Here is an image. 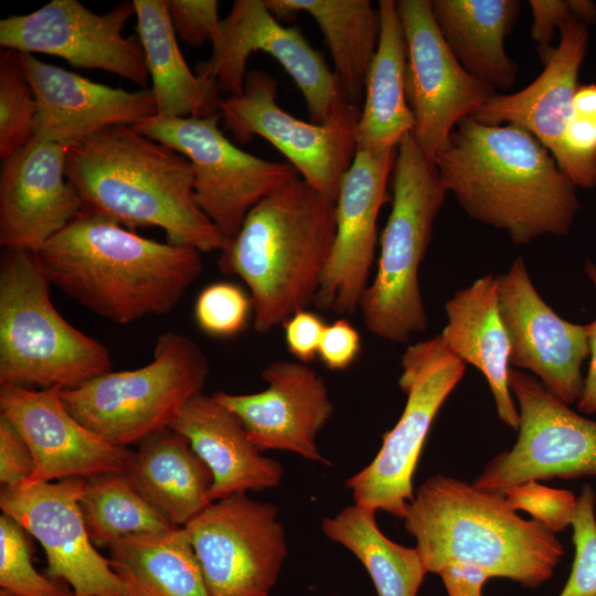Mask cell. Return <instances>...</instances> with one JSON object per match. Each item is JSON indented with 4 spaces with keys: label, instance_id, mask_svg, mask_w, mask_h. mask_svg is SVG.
<instances>
[{
    "label": "cell",
    "instance_id": "37",
    "mask_svg": "<svg viewBox=\"0 0 596 596\" xmlns=\"http://www.w3.org/2000/svg\"><path fill=\"white\" fill-rule=\"evenodd\" d=\"M596 496L585 485L577 497L572 521L575 547L570 577L558 596H596Z\"/></svg>",
    "mask_w": 596,
    "mask_h": 596
},
{
    "label": "cell",
    "instance_id": "34",
    "mask_svg": "<svg viewBox=\"0 0 596 596\" xmlns=\"http://www.w3.org/2000/svg\"><path fill=\"white\" fill-rule=\"evenodd\" d=\"M79 507L96 549H108L113 542L128 535L175 528L132 487L123 472L86 480Z\"/></svg>",
    "mask_w": 596,
    "mask_h": 596
},
{
    "label": "cell",
    "instance_id": "26",
    "mask_svg": "<svg viewBox=\"0 0 596 596\" xmlns=\"http://www.w3.org/2000/svg\"><path fill=\"white\" fill-rule=\"evenodd\" d=\"M445 311L441 338L465 364L483 374L499 418L517 430L519 411L509 387V341L499 313L496 276L486 275L456 291Z\"/></svg>",
    "mask_w": 596,
    "mask_h": 596
},
{
    "label": "cell",
    "instance_id": "38",
    "mask_svg": "<svg viewBox=\"0 0 596 596\" xmlns=\"http://www.w3.org/2000/svg\"><path fill=\"white\" fill-rule=\"evenodd\" d=\"M194 315L204 332L232 337L247 326L253 315L251 297L235 284L214 283L199 294Z\"/></svg>",
    "mask_w": 596,
    "mask_h": 596
},
{
    "label": "cell",
    "instance_id": "6",
    "mask_svg": "<svg viewBox=\"0 0 596 596\" xmlns=\"http://www.w3.org/2000/svg\"><path fill=\"white\" fill-rule=\"evenodd\" d=\"M36 252L0 262V385L74 389L110 371L108 349L55 309Z\"/></svg>",
    "mask_w": 596,
    "mask_h": 596
},
{
    "label": "cell",
    "instance_id": "25",
    "mask_svg": "<svg viewBox=\"0 0 596 596\" xmlns=\"http://www.w3.org/2000/svg\"><path fill=\"white\" fill-rule=\"evenodd\" d=\"M171 428L184 436L213 475L211 500L280 485L284 468L265 457L240 418L212 395L199 393L181 409Z\"/></svg>",
    "mask_w": 596,
    "mask_h": 596
},
{
    "label": "cell",
    "instance_id": "9",
    "mask_svg": "<svg viewBox=\"0 0 596 596\" xmlns=\"http://www.w3.org/2000/svg\"><path fill=\"white\" fill-rule=\"evenodd\" d=\"M404 411L383 435L374 459L347 480L354 504L404 518L414 498L413 476L436 414L461 381L466 364L440 334L411 344L401 360Z\"/></svg>",
    "mask_w": 596,
    "mask_h": 596
},
{
    "label": "cell",
    "instance_id": "22",
    "mask_svg": "<svg viewBox=\"0 0 596 596\" xmlns=\"http://www.w3.org/2000/svg\"><path fill=\"white\" fill-rule=\"evenodd\" d=\"M67 147L32 138L2 160L0 245L38 252L83 211L65 175Z\"/></svg>",
    "mask_w": 596,
    "mask_h": 596
},
{
    "label": "cell",
    "instance_id": "16",
    "mask_svg": "<svg viewBox=\"0 0 596 596\" xmlns=\"http://www.w3.org/2000/svg\"><path fill=\"white\" fill-rule=\"evenodd\" d=\"M407 46L405 92L414 117L412 132L434 160L450 132L496 89L470 76L456 60L435 22L429 0L396 1Z\"/></svg>",
    "mask_w": 596,
    "mask_h": 596
},
{
    "label": "cell",
    "instance_id": "31",
    "mask_svg": "<svg viewBox=\"0 0 596 596\" xmlns=\"http://www.w3.org/2000/svg\"><path fill=\"white\" fill-rule=\"evenodd\" d=\"M108 551L110 567L129 596H209L184 526L128 535Z\"/></svg>",
    "mask_w": 596,
    "mask_h": 596
},
{
    "label": "cell",
    "instance_id": "4",
    "mask_svg": "<svg viewBox=\"0 0 596 596\" xmlns=\"http://www.w3.org/2000/svg\"><path fill=\"white\" fill-rule=\"evenodd\" d=\"M334 235L336 202L299 175L249 211L217 264L248 288L258 333L315 304Z\"/></svg>",
    "mask_w": 596,
    "mask_h": 596
},
{
    "label": "cell",
    "instance_id": "30",
    "mask_svg": "<svg viewBox=\"0 0 596 596\" xmlns=\"http://www.w3.org/2000/svg\"><path fill=\"white\" fill-rule=\"evenodd\" d=\"M132 2L157 115L203 118L219 114L221 92L213 81L190 71L169 18L168 0Z\"/></svg>",
    "mask_w": 596,
    "mask_h": 596
},
{
    "label": "cell",
    "instance_id": "33",
    "mask_svg": "<svg viewBox=\"0 0 596 596\" xmlns=\"http://www.w3.org/2000/svg\"><path fill=\"white\" fill-rule=\"evenodd\" d=\"M375 512L353 503L324 518L321 530L362 563L377 596H417L427 574L419 553L386 538L376 524Z\"/></svg>",
    "mask_w": 596,
    "mask_h": 596
},
{
    "label": "cell",
    "instance_id": "15",
    "mask_svg": "<svg viewBox=\"0 0 596 596\" xmlns=\"http://www.w3.org/2000/svg\"><path fill=\"white\" fill-rule=\"evenodd\" d=\"M132 1L97 14L77 0H52L28 14L0 21V45L24 54L43 53L79 68L103 70L148 88L149 73L139 41L123 30Z\"/></svg>",
    "mask_w": 596,
    "mask_h": 596
},
{
    "label": "cell",
    "instance_id": "23",
    "mask_svg": "<svg viewBox=\"0 0 596 596\" xmlns=\"http://www.w3.org/2000/svg\"><path fill=\"white\" fill-rule=\"evenodd\" d=\"M38 111L33 138L70 147L111 126H134L157 115L151 88L129 92L21 53Z\"/></svg>",
    "mask_w": 596,
    "mask_h": 596
},
{
    "label": "cell",
    "instance_id": "48",
    "mask_svg": "<svg viewBox=\"0 0 596 596\" xmlns=\"http://www.w3.org/2000/svg\"><path fill=\"white\" fill-rule=\"evenodd\" d=\"M0 596H14L12 595L11 593L4 590V589H0Z\"/></svg>",
    "mask_w": 596,
    "mask_h": 596
},
{
    "label": "cell",
    "instance_id": "44",
    "mask_svg": "<svg viewBox=\"0 0 596 596\" xmlns=\"http://www.w3.org/2000/svg\"><path fill=\"white\" fill-rule=\"evenodd\" d=\"M327 323L317 313L304 309L281 326L289 353L298 362L310 363L318 356L320 340Z\"/></svg>",
    "mask_w": 596,
    "mask_h": 596
},
{
    "label": "cell",
    "instance_id": "21",
    "mask_svg": "<svg viewBox=\"0 0 596 596\" xmlns=\"http://www.w3.org/2000/svg\"><path fill=\"white\" fill-rule=\"evenodd\" d=\"M262 379L267 387L257 393L212 396L234 413L259 450H285L304 459L330 465L317 445V436L333 415L324 380L308 364L274 361Z\"/></svg>",
    "mask_w": 596,
    "mask_h": 596
},
{
    "label": "cell",
    "instance_id": "41",
    "mask_svg": "<svg viewBox=\"0 0 596 596\" xmlns=\"http://www.w3.org/2000/svg\"><path fill=\"white\" fill-rule=\"evenodd\" d=\"M216 0H168V12L177 35L192 46L213 44L220 35Z\"/></svg>",
    "mask_w": 596,
    "mask_h": 596
},
{
    "label": "cell",
    "instance_id": "14",
    "mask_svg": "<svg viewBox=\"0 0 596 596\" xmlns=\"http://www.w3.org/2000/svg\"><path fill=\"white\" fill-rule=\"evenodd\" d=\"M209 61L196 67V75L213 81L228 96L243 92L246 63L262 51L274 57L300 89L315 124L328 123L350 104L324 57L302 34L283 26L265 0H236L221 20L220 35L212 44Z\"/></svg>",
    "mask_w": 596,
    "mask_h": 596
},
{
    "label": "cell",
    "instance_id": "32",
    "mask_svg": "<svg viewBox=\"0 0 596 596\" xmlns=\"http://www.w3.org/2000/svg\"><path fill=\"white\" fill-rule=\"evenodd\" d=\"M276 18L308 13L318 23L350 104L358 106L376 52L380 15L368 0H265Z\"/></svg>",
    "mask_w": 596,
    "mask_h": 596
},
{
    "label": "cell",
    "instance_id": "1",
    "mask_svg": "<svg viewBox=\"0 0 596 596\" xmlns=\"http://www.w3.org/2000/svg\"><path fill=\"white\" fill-rule=\"evenodd\" d=\"M441 182L471 219L515 245L566 235L578 211L575 185L529 131L462 118L434 158Z\"/></svg>",
    "mask_w": 596,
    "mask_h": 596
},
{
    "label": "cell",
    "instance_id": "35",
    "mask_svg": "<svg viewBox=\"0 0 596 596\" xmlns=\"http://www.w3.org/2000/svg\"><path fill=\"white\" fill-rule=\"evenodd\" d=\"M36 100L23 67L21 53L0 51V157L8 159L34 135Z\"/></svg>",
    "mask_w": 596,
    "mask_h": 596
},
{
    "label": "cell",
    "instance_id": "18",
    "mask_svg": "<svg viewBox=\"0 0 596 596\" xmlns=\"http://www.w3.org/2000/svg\"><path fill=\"white\" fill-rule=\"evenodd\" d=\"M496 279L510 366L531 371L565 404L577 402L589 354L586 324L564 320L542 299L521 256Z\"/></svg>",
    "mask_w": 596,
    "mask_h": 596
},
{
    "label": "cell",
    "instance_id": "10",
    "mask_svg": "<svg viewBox=\"0 0 596 596\" xmlns=\"http://www.w3.org/2000/svg\"><path fill=\"white\" fill-rule=\"evenodd\" d=\"M219 114L195 117L155 115L132 127L187 157L194 172L195 201L226 241L249 211L298 175L289 163L248 153L224 136Z\"/></svg>",
    "mask_w": 596,
    "mask_h": 596
},
{
    "label": "cell",
    "instance_id": "47",
    "mask_svg": "<svg viewBox=\"0 0 596 596\" xmlns=\"http://www.w3.org/2000/svg\"><path fill=\"white\" fill-rule=\"evenodd\" d=\"M573 114L596 120V85L578 86L573 98Z\"/></svg>",
    "mask_w": 596,
    "mask_h": 596
},
{
    "label": "cell",
    "instance_id": "11",
    "mask_svg": "<svg viewBox=\"0 0 596 596\" xmlns=\"http://www.w3.org/2000/svg\"><path fill=\"white\" fill-rule=\"evenodd\" d=\"M277 82L259 70L246 74L242 94L222 99L224 128L240 143L259 136L280 151L301 178L336 202L342 177L358 151L360 110L347 104L328 123L298 119L276 102Z\"/></svg>",
    "mask_w": 596,
    "mask_h": 596
},
{
    "label": "cell",
    "instance_id": "45",
    "mask_svg": "<svg viewBox=\"0 0 596 596\" xmlns=\"http://www.w3.org/2000/svg\"><path fill=\"white\" fill-rule=\"evenodd\" d=\"M441 578L447 596H482L486 582L491 578L482 568L461 563H451L437 573Z\"/></svg>",
    "mask_w": 596,
    "mask_h": 596
},
{
    "label": "cell",
    "instance_id": "5",
    "mask_svg": "<svg viewBox=\"0 0 596 596\" xmlns=\"http://www.w3.org/2000/svg\"><path fill=\"white\" fill-rule=\"evenodd\" d=\"M403 521L427 573L469 564L534 589L551 578L564 555L555 533L521 518L502 493L445 475L432 476L417 489Z\"/></svg>",
    "mask_w": 596,
    "mask_h": 596
},
{
    "label": "cell",
    "instance_id": "3",
    "mask_svg": "<svg viewBox=\"0 0 596 596\" xmlns=\"http://www.w3.org/2000/svg\"><path fill=\"white\" fill-rule=\"evenodd\" d=\"M65 175L84 212L130 230L160 227L169 243L201 253L227 242L195 201L190 160L132 126H111L70 146Z\"/></svg>",
    "mask_w": 596,
    "mask_h": 596
},
{
    "label": "cell",
    "instance_id": "24",
    "mask_svg": "<svg viewBox=\"0 0 596 596\" xmlns=\"http://www.w3.org/2000/svg\"><path fill=\"white\" fill-rule=\"evenodd\" d=\"M560 35L557 47L534 82L513 94L494 93L469 116L483 125L507 123L529 131L558 168L565 158L563 137L573 116L577 74L588 42L587 24L570 20L560 26Z\"/></svg>",
    "mask_w": 596,
    "mask_h": 596
},
{
    "label": "cell",
    "instance_id": "27",
    "mask_svg": "<svg viewBox=\"0 0 596 596\" xmlns=\"http://www.w3.org/2000/svg\"><path fill=\"white\" fill-rule=\"evenodd\" d=\"M123 473L175 526H185L212 503L210 468L171 427L138 444Z\"/></svg>",
    "mask_w": 596,
    "mask_h": 596
},
{
    "label": "cell",
    "instance_id": "19",
    "mask_svg": "<svg viewBox=\"0 0 596 596\" xmlns=\"http://www.w3.org/2000/svg\"><path fill=\"white\" fill-rule=\"evenodd\" d=\"M396 149L381 153L358 150L342 177L336 201V235L315 306L352 315L369 285L377 242L376 221L390 199L387 181Z\"/></svg>",
    "mask_w": 596,
    "mask_h": 596
},
{
    "label": "cell",
    "instance_id": "39",
    "mask_svg": "<svg viewBox=\"0 0 596 596\" xmlns=\"http://www.w3.org/2000/svg\"><path fill=\"white\" fill-rule=\"evenodd\" d=\"M502 494L513 510L528 512L553 533L572 524L577 497L570 490L551 488L530 480L508 488Z\"/></svg>",
    "mask_w": 596,
    "mask_h": 596
},
{
    "label": "cell",
    "instance_id": "49",
    "mask_svg": "<svg viewBox=\"0 0 596 596\" xmlns=\"http://www.w3.org/2000/svg\"><path fill=\"white\" fill-rule=\"evenodd\" d=\"M333 596H336V595H333Z\"/></svg>",
    "mask_w": 596,
    "mask_h": 596
},
{
    "label": "cell",
    "instance_id": "28",
    "mask_svg": "<svg viewBox=\"0 0 596 596\" xmlns=\"http://www.w3.org/2000/svg\"><path fill=\"white\" fill-rule=\"evenodd\" d=\"M432 11L447 46L473 78L494 89L513 86L518 64L508 56L504 39L512 31L518 0H433Z\"/></svg>",
    "mask_w": 596,
    "mask_h": 596
},
{
    "label": "cell",
    "instance_id": "42",
    "mask_svg": "<svg viewBox=\"0 0 596 596\" xmlns=\"http://www.w3.org/2000/svg\"><path fill=\"white\" fill-rule=\"evenodd\" d=\"M30 447L12 424L0 415V483L2 488L29 480L34 472Z\"/></svg>",
    "mask_w": 596,
    "mask_h": 596
},
{
    "label": "cell",
    "instance_id": "17",
    "mask_svg": "<svg viewBox=\"0 0 596 596\" xmlns=\"http://www.w3.org/2000/svg\"><path fill=\"white\" fill-rule=\"evenodd\" d=\"M85 485L84 478L25 480L1 488L0 508L41 543L46 576L67 583L74 596H129L91 541L79 507Z\"/></svg>",
    "mask_w": 596,
    "mask_h": 596
},
{
    "label": "cell",
    "instance_id": "7",
    "mask_svg": "<svg viewBox=\"0 0 596 596\" xmlns=\"http://www.w3.org/2000/svg\"><path fill=\"white\" fill-rule=\"evenodd\" d=\"M392 172V209L380 238L376 274L359 309L372 334L404 343L428 324L418 270L448 191L412 132L397 146Z\"/></svg>",
    "mask_w": 596,
    "mask_h": 596
},
{
    "label": "cell",
    "instance_id": "43",
    "mask_svg": "<svg viewBox=\"0 0 596 596\" xmlns=\"http://www.w3.org/2000/svg\"><path fill=\"white\" fill-rule=\"evenodd\" d=\"M361 351V336L353 324L340 317L327 324L318 349V358L332 371L350 368Z\"/></svg>",
    "mask_w": 596,
    "mask_h": 596
},
{
    "label": "cell",
    "instance_id": "2",
    "mask_svg": "<svg viewBox=\"0 0 596 596\" xmlns=\"http://www.w3.org/2000/svg\"><path fill=\"white\" fill-rule=\"evenodd\" d=\"M36 255L51 285L120 324L171 312L203 269L195 248L145 238L84 211Z\"/></svg>",
    "mask_w": 596,
    "mask_h": 596
},
{
    "label": "cell",
    "instance_id": "12",
    "mask_svg": "<svg viewBox=\"0 0 596 596\" xmlns=\"http://www.w3.org/2000/svg\"><path fill=\"white\" fill-rule=\"evenodd\" d=\"M509 387L519 403L518 438L483 467L472 485L502 493L530 480L596 477V421L574 412L520 370L510 368Z\"/></svg>",
    "mask_w": 596,
    "mask_h": 596
},
{
    "label": "cell",
    "instance_id": "40",
    "mask_svg": "<svg viewBox=\"0 0 596 596\" xmlns=\"http://www.w3.org/2000/svg\"><path fill=\"white\" fill-rule=\"evenodd\" d=\"M533 14L531 36L542 63H546L554 49L551 43L556 28L578 20L585 24L596 21V4L587 0H530Z\"/></svg>",
    "mask_w": 596,
    "mask_h": 596
},
{
    "label": "cell",
    "instance_id": "36",
    "mask_svg": "<svg viewBox=\"0 0 596 596\" xmlns=\"http://www.w3.org/2000/svg\"><path fill=\"white\" fill-rule=\"evenodd\" d=\"M26 530L6 513L0 515V586L14 596H74L57 581L40 574L32 563Z\"/></svg>",
    "mask_w": 596,
    "mask_h": 596
},
{
    "label": "cell",
    "instance_id": "29",
    "mask_svg": "<svg viewBox=\"0 0 596 596\" xmlns=\"http://www.w3.org/2000/svg\"><path fill=\"white\" fill-rule=\"evenodd\" d=\"M380 36L365 81V99L356 125L358 150H395L414 131L405 92L407 46L396 1L380 0Z\"/></svg>",
    "mask_w": 596,
    "mask_h": 596
},
{
    "label": "cell",
    "instance_id": "46",
    "mask_svg": "<svg viewBox=\"0 0 596 596\" xmlns=\"http://www.w3.org/2000/svg\"><path fill=\"white\" fill-rule=\"evenodd\" d=\"M585 273L596 289V265L593 262L587 260L585 264ZM586 327L590 362L587 375L584 379L581 396L576 403L581 412L594 414L596 413V319L586 324Z\"/></svg>",
    "mask_w": 596,
    "mask_h": 596
},
{
    "label": "cell",
    "instance_id": "20",
    "mask_svg": "<svg viewBox=\"0 0 596 596\" xmlns=\"http://www.w3.org/2000/svg\"><path fill=\"white\" fill-rule=\"evenodd\" d=\"M61 387L41 391L1 385L0 415L26 441L34 482L124 472L132 451L116 447L82 425L65 407Z\"/></svg>",
    "mask_w": 596,
    "mask_h": 596
},
{
    "label": "cell",
    "instance_id": "8",
    "mask_svg": "<svg viewBox=\"0 0 596 596\" xmlns=\"http://www.w3.org/2000/svg\"><path fill=\"white\" fill-rule=\"evenodd\" d=\"M209 359L185 334L161 333L152 360L138 369L108 371L61 391L67 411L107 443L127 448L171 427L202 389Z\"/></svg>",
    "mask_w": 596,
    "mask_h": 596
},
{
    "label": "cell",
    "instance_id": "13",
    "mask_svg": "<svg viewBox=\"0 0 596 596\" xmlns=\"http://www.w3.org/2000/svg\"><path fill=\"white\" fill-rule=\"evenodd\" d=\"M184 529L209 596H269L288 555L274 503L235 493L213 501Z\"/></svg>",
    "mask_w": 596,
    "mask_h": 596
}]
</instances>
